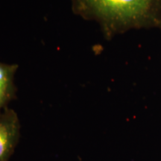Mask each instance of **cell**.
I'll use <instances>...</instances> for the list:
<instances>
[{"label": "cell", "instance_id": "obj_1", "mask_svg": "<svg viewBox=\"0 0 161 161\" xmlns=\"http://www.w3.org/2000/svg\"><path fill=\"white\" fill-rule=\"evenodd\" d=\"M72 11L116 29L137 23L150 14L155 0H71Z\"/></svg>", "mask_w": 161, "mask_h": 161}, {"label": "cell", "instance_id": "obj_2", "mask_svg": "<svg viewBox=\"0 0 161 161\" xmlns=\"http://www.w3.org/2000/svg\"><path fill=\"white\" fill-rule=\"evenodd\" d=\"M20 123L17 114L7 108L0 114V161H8L19 142Z\"/></svg>", "mask_w": 161, "mask_h": 161}, {"label": "cell", "instance_id": "obj_3", "mask_svg": "<svg viewBox=\"0 0 161 161\" xmlns=\"http://www.w3.org/2000/svg\"><path fill=\"white\" fill-rule=\"evenodd\" d=\"M18 66L0 62V114L16 98L17 88L14 77Z\"/></svg>", "mask_w": 161, "mask_h": 161}]
</instances>
